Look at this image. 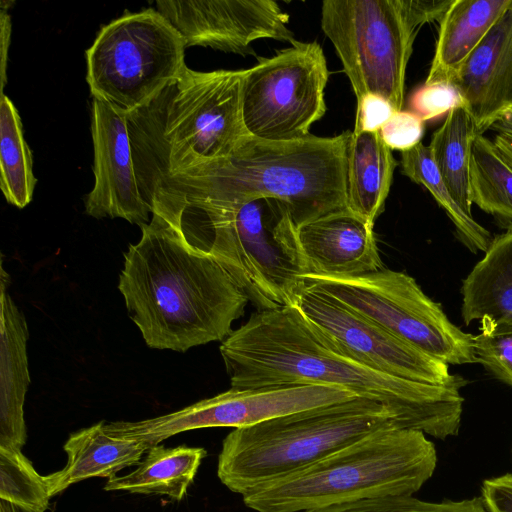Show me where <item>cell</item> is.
<instances>
[{"instance_id":"cell-21","label":"cell","mask_w":512,"mask_h":512,"mask_svg":"<svg viewBox=\"0 0 512 512\" xmlns=\"http://www.w3.org/2000/svg\"><path fill=\"white\" fill-rule=\"evenodd\" d=\"M396 166L380 131H350L346 145L347 209L374 226L384 210Z\"/></svg>"},{"instance_id":"cell-4","label":"cell","mask_w":512,"mask_h":512,"mask_svg":"<svg viewBox=\"0 0 512 512\" xmlns=\"http://www.w3.org/2000/svg\"><path fill=\"white\" fill-rule=\"evenodd\" d=\"M150 210L188 246L212 257L258 311L293 304L308 272L285 202L272 197L233 205L161 202Z\"/></svg>"},{"instance_id":"cell-7","label":"cell","mask_w":512,"mask_h":512,"mask_svg":"<svg viewBox=\"0 0 512 512\" xmlns=\"http://www.w3.org/2000/svg\"><path fill=\"white\" fill-rule=\"evenodd\" d=\"M386 427L401 428L391 408L355 397L235 428L222 442L217 476L244 496Z\"/></svg>"},{"instance_id":"cell-37","label":"cell","mask_w":512,"mask_h":512,"mask_svg":"<svg viewBox=\"0 0 512 512\" xmlns=\"http://www.w3.org/2000/svg\"><path fill=\"white\" fill-rule=\"evenodd\" d=\"M492 141L501 157L512 168V136L496 134Z\"/></svg>"},{"instance_id":"cell-6","label":"cell","mask_w":512,"mask_h":512,"mask_svg":"<svg viewBox=\"0 0 512 512\" xmlns=\"http://www.w3.org/2000/svg\"><path fill=\"white\" fill-rule=\"evenodd\" d=\"M437 454L421 431L386 427L243 496L257 512H303L364 499L412 496Z\"/></svg>"},{"instance_id":"cell-8","label":"cell","mask_w":512,"mask_h":512,"mask_svg":"<svg viewBox=\"0 0 512 512\" xmlns=\"http://www.w3.org/2000/svg\"><path fill=\"white\" fill-rule=\"evenodd\" d=\"M186 48L156 8L124 13L85 51L91 96L129 114L184 72Z\"/></svg>"},{"instance_id":"cell-25","label":"cell","mask_w":512,"mask_h":512,"mask_svg":"<svg viewBox=\"0 0 512 512\" xmlns=\"http://www.w3.org/2000/svg\"><path fill=\"white\" fill-rule=\"evenodd\" d=\"M474 123L464 105L453 108L433 133L430 144L434 163L462 210L472 215L469 200V163Z\"/></svg>"},{"instance_id":"cell-39","label":"cell","mask_w":512,"mask_h":512,"mask_svg":"<svg viewBox=\"0 0 512 512\" xmlns=\"http://www.w3.org/2000/svg\"><path fill=\"white\" fill-rule=\"evenodd\" d=\"M0 512H24L12 503L0 499Z\"/></svg>"},{"instance_id":"cell-24","label":"cell","mask_w":512,"mask_h":512,"mask_svg":"<svg viewBox=\"0 0 512 512\" xmlns=\"http://www.w3.org/2000/svg\"><path fill=\"white\" fill-rule=\"evenodd\" d=\"M469 200L502 229L512 230V168L483 135L474 136L471 142Z\"/></svg>"},{"instance_id":"cell-23","label":"cell","mask_w":512,"mask_h":512,"mask_svg":"<svg viewBox=\"0 0 512 512\" xmlns=\"http://www.w3.org/2000/svg\"><path fill=\"white\" fill-rule=\"evenodd\" d=\"M207 452L201 447L154 445L138 467L124 476L108 479L106 491L166 495L180 501L186 495Z\"/></svg>"},{"instance_id":"cell-2","label":"cell","mask_w":512,"mask_h":512,"mask_svg":"<svg viewBox=\"0 0 512 512\" xmlns=\"http://www.w3.org/2000/svg\"><path fill=\"white\" fill-rule=\"evenodd\" d=\"M141 231L139 242L124 253L118 289L145 343L186 352L224 341L245 312L244 292L159 215L152 214Z\"/></svg>"},{"instance_id":"cell-32","label":"cell","mask_w":512,"mask_h":512,"mask_svg":"<svg viewBox=\"0 0 512 512\" xmlns=\"http://www.w3.org/2000/svg\"><path fill=\"white\" fill-rule=\"evenodd\" d=\"M425 131V122L411 111H397L381 128L380 135L391 149L407 151L419 143Z\"/></svg>"},{"instance_id":"cell-27","label":"cell","mask_w":512,"mask_h":512,"mask_svg":"<svg viewBox=\"0 0 512 512\" xmlns=\"http://www.w3.org/2000/svg\"><path fill=\"white\" fill-rule=\"evenodd\" d=\"M36 182L32 152L18 110L1 92L0 189L9 204L21 209L31 202Z\"/></svg>"},{"instance_id":"cell-3","label":"cell","mask_w":512,"mask_h":512,"mask_svg":"<svg viewBox=\"0 0 512 512\" xmlns=\"http://www.w3.org/2000/svg\"><path fill=\"white\" fill-rule=\"evenodd\" d=\"M350 131L293 141L246 137L228 156L167 175L143 196L154 203L233 205L261 197L285 202L296 226L345 210ZM151 211V210H150Z\"/></svg>"},{"instance_id":"cell-11","label":"cell","mask_w":512,"mask_h":512,"mask_svg":"<svg viewBox=\"0 0 512 512\" xmlns=\"http://www.w3.org/2000/svg\"><path fill=\"white\" fill-rule=\"evenodd\" d=\"M329 71L318 42L295 41L243 70L242 117L249 136L266 141L308 137L326 112Z\"/></svg>"},{"instance_id":"cell-35","label":"cell","mask_w":512,"mask_h":512,"mask_svg":"<svg viewBox=\"0 0 512 512\" xmlns=\"http://www.w3.org/2000/svg\"><path fill=\"white\" fill-rule=\"evenodd\" d=\"M481 491L487 512H512V474L486 479Z\"/></svg>"},{"instance_id":"cell-36","label":"cell","mask_w":512,"mask_h":512,"mask_svg":"<svg viewBox=\"0 0 512 512\" xmlns=\"http://www.w3.org/2000/svg\"><path fill=\"white\" fill-rule=\"evenodd\" d=\"M11 22L7 8H1V92L6 84V66L8 59V47L10 43Z\"/></svg>"},{"instance_id":"cell-1","label":"cell","mask_w":512,"mask_h":512,"mask_svg":"<svg viewBox=\"0 0 512 512\" xmlns=\"http://www.w3.org/2000/svg\"><path fill=\"white\" fill-rule=\"evenodd\" d=\"M231 388L321 385L391 408L400 427L444 440L458 434L460 389L389 376L333 349L293 306L256 310L220 345Z\"/></svg>"},{"instance_id":"cell-30","label":"cell","mask_w":512,"mask_h":512,"mask_svg":"<svg viewBox=\"0 0 512 512\" xmlns=\"http://www.w3.org/2000/svg\"><path fill=\"white\" fill-rule=\"evenodd\" d=\"M303 512H487L482 497L461 501H422L412 496L364 499Z\"/></svg>"},{"instance_id":"cell-26","label":"cell","mask_w":512,"mask_h":512,"mask_svg":"<svg viewBox=\"0 0 512 512\" xmlns=\"http://www.w3.org/2000/svg\"><path fill=\"white\" fill-rule=\"evenodd\" d=\"M401 167L405 176L430 192L453 223L456 238L470 252L485 253L488 250L493 240L490 231L458 205L434 163L429 146L419 143L401 152Z\"/></svg>"},{"instance_id":"cell-13","label":"cell","mask_w":512,"mask_h":512,"mask_svg":"<svg viewBox=\"0 0 512 512\" xmlns=\"http://www.w3.org/2000/svg\"><path fill=\"white\" fill-rule=\"evenodd\" d=\"M353 392L331 386L298 385L235 389L200 400L178 411L149 418L143 429L153 444L189 430L241 428L323 405L353 399Z\"/></svg>"},{"instance_id":"cell-28","label":"cell","mask_w":512,"mask_h":512,"mask_svg":"<svg viewBox=\"0 0 512 512\" xmlns=\"http://www.w3.org/2000/svg\"><path fill=\"white\" fill-rule=\"evenodd\" d=\"M50 498L45 476L22 451L0 447V499L24 512H45Z\"/></svg>"},{"instance_id":"cell-22","label":"cell","mask_w":512,"mask_h":512,"mask_svg":"<svg viewBox=\"0 0 512 512\" xmlns=\"http://www.w3.org/2000/svg\"><path fill=\"white\" fill-rule=\"evenodd\" d=\"M465 325L487 316H512V230L493 240L460 289Z\"/></svg>"},{"instance_id":"cell-34","label":"cell","mask_w":512,"mask_h":512,"mask_svg":"<svg viewBox=\"0 0 512 512\" xmlns=\"http://www.w3.org/2000/svg\"><path fill=\"white\" fill-rule=\"evenodd\" d=\"M453 0H400L405 19L418 33L420 28L433 21H440Z\"/></svg>"},{"instance_id":"cell-18","label":"cell","mask_w":512,"mask_h":512,"mask_svg":"<svg viewBox=\"0 0 512 512\" xmlns=\"http://www.w3.org/2000/svg\"><path fill=\"white\" fill-rule=\"evenodd\" d=\"M0 270V447L22 450L27 439L24 402L30 383L28 327L7 292L9 275L2 265Z\"/></svg>"},{"instance_id":"cell-9","label":"cell","mask_w":512,"mask_h":512,"mask_svg":"<svg viewBox=\"0 0 512 512\" xmlns=\"http://www.w3.org/2000/svg\"><path fill=\"white\" fill-rule=\"evenodd\" d=\"M302 283L448 365L477 363L474 335L451 322L404 272L384 267L354 276L305 274Z\"/></svg>"},{"instance_id":"cell-12","label":"cell","mask_w":512,"mask_h":512,"mask_svg":"<svg viewBox=\"0 0 512 512\" xmlns=\"http://www.w3.org/2000/svg\"><path fill=\"white\" fill-rule=\"evenodd\" d=\"M291 306L329 346L375 371L457 389L468 383L451 374L447 363L393 336L323 292L302 285Z\"/></svg>"},{"instance_id":"cell-20","label":"cell","mask_w":512,"mask_h":512,"mask_svg":"<svg viewBox=\"0 0 512 512\" xmlns=\"http://www.w3.org/2000/svg\"><path fill=\"white\" fill-rule=\"evenodd\" d=\"M512 0H453L441 20L424 84L451 83Z\"/></svg>"},{"instance_id":"cell-16","label":"cell","mask_w":512,"mask_h":512,"mask_svg":"<svg viewBox=\"0 0 512 512\" xmlns=\"http://www.w3.org/2000/svg\"><path fill=\"white\" fill-rule=\"evenodd\" d=\"M451 84L472 118L475 136L512 111V4L494 23Z\"/></svg>"},{"instance_id":"cell-14","label":"cell","mask_w":512,"mask_h":512,"mask_svg":"<svg viewBox=\"0 0 512 512\" xmlns=\"http://www.w3.org/2000/svg\"><path fill=\"white\" fill-rule=\"evenodd\" d=\"M159 11L186 47L203 46L246 55L259 39L296 40L289 15L272 0H158Z\"/></svg>"},{"instance_id":"cell-38","label":"cell","mask_w":512,"mask_h":512,"mask_svg":"<svg viewBox=\"0 0 512 512\" xmlns=\"http://www.w3.org/2000/svg\"><path fill=\"white\" fill-rule=\"evenodd\" d=\"M490 130L496 131L497 134L512 136V111L498 118L491 126Z\"/></svg>"},{"instance_id":"cell-31","label":"cell","mask_w":512,"mask_h":512,"mask_svg":"<svg viewBox=\"0 0 512 512\" xmlns=\"http://www.w3.org/2000/svg\"><path fill=\"white\" fill-rule=\"evenodd\" d=\"M460 105V94L451 83L423 84L409 98L410 111L424 122L448 114Z\"/></svg>"},{"instance_id":"cell-33","label":"cell","mask_w":512,"mask_h":512,"mask_svg":"<svg viewBox=\"0 0 512 512\" xmlns=\"http://www.w3.org/2000/svg\"><path fill=\"white\" fill-rule=\"evenodd\" d=\"M395 112L394 106L384 97L366 94L357 100L354 130L380 131Z\"/></svg>"},{"instance_id":"cell-15","label":"cell","mask_w":512,"mask_h":512,"mask_svg":"<svg viewBox=\"0 0 512 512\" xmlns=\"http://www.w3.org/2000/svg\"><path fill=\"white\" fill-rule=\"evenodd\" d=\"M91 136L94 185L84 200L86 214L148 224L152 213L138 188L127 113L92 97Z\"/></svg>"},{"instance_id":"cell-10","label":"cell","mask_w":512,"mask_h":512,"mask_svg":"<svg viewBox=\"0 0 512 512\" xmlns=\"http://www.w3.org/2000/svg\"><path fill=\"white\" fill-rule=\"evenodd\" d=\"M321 27L350 80L356 100L366 94L403 110L405 76L417 33L400 0H324Z\"/></svg>"},{"instance_id":"cell-17","label":"cell","mask_w":512,"mask_h":512,"mask_svg":"<svg viewBox=\"0 0 512 512\" xmlns=\"http://www.w3.org/2000/svg\"><path fill=\"white\" fill-rule=\"evenodd\" d=\"M373 227L348 209L298 226L307 274L354 276L384 268Z\"/></svg>"},{"instance_id":"cell-29","label":"cell","mask_w":512,"mask_h":512,"mask_svg":"<svg viewBox=\"0 0 512 512\" xmlns=\"http://www.w3.org/2000/svg\"><path fill=\"white\" fill-rule=\"evenodd\" d=\"M474 335V354L487 372L512 386V316L483 317Z\"/></svg>"},{"instance_id":"cell-19","label":"cell","mask_w":512,"mask_h":512,"mask_svg":"<svg viewBox=\"0 0 512 512\" xmlns=\"http://www.w3.org/2000/svg\"><path fill=\"white\" fill-rule=\"evenodd\" d=\"M101 421L69 436L63 448L66 465L45 476L51 497L70 485L92 477L111 478L120 470L139 464L149 446L141 441L112 436Z\"/></svg>"},{"instance_id":"cell-5","label":"cell","mask_w":512,"mask_h":512,"mask_svg":"<svg viewBox=\"0 0 512 512\" xmlns=\"http://www.w3.org/2000/svg\"><path fill=\"white\" fill-rule=\"evenodd\" d=\"M243 70L186 68L127 114L142 195L163 177L230 155L248 137L242 117Z\"/></svg>"}]
</instances>
